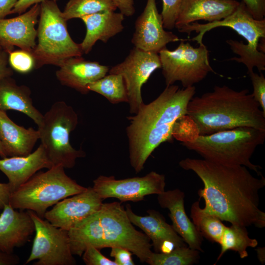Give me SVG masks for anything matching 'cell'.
<instances>
[{
	"mask_svg": "<svg viewBox=\"0 0 265 265\" xmlns=\"http://www.w3.org/2000/svg\"><path fill=\"white\" fill-rule=\"evenodd\" d=\"M179 164L192 171L203 182L204 187L198 194L205 200V211L233 225L265 226V213L259 207V191L265 186L263 175L257 178L244 166L223 165L204 159L187 158Z\"/></svg>",
	"mask_w": 265,
	"mask_h": 265,
	"instance_id": "obj_1",
	"label": "cell"
},
{
	"mask_svg": "<svg viewBox=\"0 0 265 265\" xmlns=\"http://www.w3.org/2000/svg\"><path fill=\"white\" fill-rule=\"evenodd\" d=\"M196 92L194 86L181 89L173 84L136 114L127 117L126 129L131 165L136 173L144 168L154 151L161 143L171 141L178 121L186 116L189 102Z\"/></svg>",
	"mask_w": 265,
	"mask_h": 265,
	"instance_id": "obj_2",
	"label": "cell"
},
{
	"mask_svg": "<svg viewBox=\"0 0 265 265\" xmlns=\"http://www.w3.org/2000/svg\"><path fill=\"white\" fill-rule=\"evenodd\" d=\"M197 135H209L240 127L265 130V114L247 89L236 91L215 85L212 91L193 97L187 107Z\"/></svg>",
	"mask_w": 265,
	"mask_h": 265,
	"instance_id": "obj_3",
	"label": "cell"
},
{
	"mask_svg": "<svg viewBox=\"0 0 265 265\" xmlns=\"http://www.w3.org/2000/svg\"><path fill=\"white\" fill-rule=\"evenodd\" d=\"M265 130L240 127L209 135H197L181 144L205 160L226 165H242L259 176L261 167L250 159L256 148L263 144Z\"/></svg>",
	"mask_w": 265,
	"mask_h": 265,
	"instance_id": "obj_4",
	"label": "cell"
},
{
	"mask_svg": "<svg viewBox=\"0 0 265 265\" xmlns=\"http://www.w3.org/2000/svg\"><path fill=\"white\" fill-rule=\"evenodd\" d=\"M221 26L229 27L242 36L247 42L245 44L242 41L232 39L226 40L232 51L239 56L234 57L229 60L244 64L247 69V73L253 71L256 67L260 73L265 70V53L258 49L260 39L265 38V19H255L247 10L242 1L231 14L225 18L211 23L200 24L193 22L183 26L178 30L190 35L192 31L198 33L191 40L201 45L206 32Z\"/></svg>",
	"mask_w": 265,
	"mask_h": 265,
	"instance_id": "obj_5",
	"label": "cell"
},
{
	"mask_svg": "<svg viewBox=\"0 0 265 265\" xmlns=\"http://www.w3.org/2000/svg\"><path fill=\"white\" fill-rule=\"evenodd\" d=\"M64 169L56 165L46 172L35 173L11 193L9 204L14 209L31 210L44 218L48 208L87 188L69 177Z\"/></svg>",
	"mask_w": 265,
	"mask_h": 265,
	"instance_id": "obj_6",
	"label": "cell"
},
{
	"mask_svg": "<svg viewBox=\"0 0 265 265\" xmlns=\"http://www.w3.org/2000/svg\"><path fill=\"white\" fill-rule=\"evenodd\" d=\"M40 11L37 29V43L31 53L35 68L45 65L58 67L66 59L83 53L80 44L74 41L67 27L56 1L45 0L40 3Z\"/></svg>",
	"mask_w": 265,
	"mask_h": 265,
	"instance_id": "obj_7",
	"label": "cell"
},
{
	"mask_svg": "<svg viewBox=\"0 0 265 265\" xmlns=\"http://www.w3.org/2000/svg\"><path fill=\"white\" fill-rule=\"evenodd\" d=\"M78 116L65 102L52 105L38 126L39 139L53 166L73 168L77 159L84 157L85 152L71 145L70 134L77 127Z\"/></svg>",
	"mask_w": 265,
	"mask_h": 265,
	"instance_id": "obj_8",
	"label": "cell"
},
{
	"mask_svg": "<svg viewBox=\"0 0 265 265\" xmlns=\"http://www.w3.org/2000/svg\"><path fill=\"white\" fill-rule=\"evenodd\" d=\"M159 54L166 86L179 81L183 88L192 86L209 73L214 72L210 63L209 51L204 44L194 48L189 43L181 41L174 50L165 48Z\"/></svg>",
	"mask_w": 265,
	"mask_h": 265,
	"instance_id": "obj_9",
	"label": "cell"
},
{
	"mask_svg": "<svg viewBox=\"0 0 265 265\" xmlns=\"http://www.w3.org/2000/svg\"><path fill=\"white\" fill-rule=\"evenodd\" d=\"M98 212L103 248L115 246L126 248L136 256L141 262H146L153 252L150 239L134 228L121 203H103Z\"/></svg>",
	"mask_w": 265,
	"mask_h": 265,
	"instance_id": "obj_10",
	"label": "cell"
},
{
	"mask_svg": "<svg viewBox=\"0 0 265 265\" xmlns=\"http://www.w3.org/2000/svg\"><path fill=\"white\" fill-rule=\"evenodd\" d=\"M35 227L31 253L25 265L37 260L34 265H75L68 231L56 227L47 220L28 210Z\"/></svg>",
	"mask_w": 265,
	"mask_h": 265,
	"instance_id": "obj_11",
	"label": "cell"
},
{
	"mask_svg": "<svg viewBox=\"0 0 265 265\" xmlns=\"http://www.w3.org/2000/svg\"><path fill=\"white\" fill-rule=\"evenodd\" d=\"M161 65L158 53L146 52L134 47L122 62L109 69V74L122 76L126 84L130 112L136 114L144 104L142 85Z\"/></svg>",
	"mask_w": 265,
	"mask_h": 265,
	"instance_id": "obj_12",
	"label": "cell"
},
{
	"mask_svg": "<svg viewBox=\"0 0 265 265\" xmlns=\"http://www.w3.org/2000/svg\"><path fill=\"white\" fill-rule=\"evenodd\" d=\"M93 188L104 200L115 198L121 202H138L151 194L165 191V177L151 171L142 177L116 179L113 176L100 175L93 181Z\"/></svg>",
	"mask_w": 265,
	"mask_h": 265,
	"instance_id": "obj_13",
	"label": "cell"
},
{
	"mask_svg": "<svg viewBox=\"0 0 265 265\" xmlns=\"http://www.w3.org/2000/svg\"><path fill=\"white\" fill-rule=\"evenodd\" d=\"M164 29L156 0H147L144 10L135 21L131 42L134 47L159 53L170 42L187 40Z\"/></svg>",
	"mask_w": 265,
	"mask_h": 265,
	"instance_id": "obj_14",
	"label": "cell"
},
{
	"mask_svg": "<svg viewBox=\"0 0 265 265\" xmlns=\"http://www.w3.org/2000/svg\"><path fill=\"white\" fill-rule=\"evenodd\" d=\"M103 200L92 187L64 198L47 211L44 218L54 226L69 231L77 223L99 210Z\"/></svg>",
	"mask_w": 265,
	"mask_h": 265,
	"instance_id": "obj_15",
	"label": "cell"
},
{
	"mask_svg": "<svg viewBox=\"0 0 265 265\" xmlns=\"http://www.w3.org/2000/svg\"><path fill=\"white\" fill-rule=\"evenodd\" d=\"M40 11L39 3L27 11L12 18H0V45L8 53L17 46L31 53L36 42L37 29Z\"/></svg>",
	"mask_w": 265,
	"mask_h": 265,
	"instance_id": "obj_16",
	"label": "cell"
},
{
	"mask_svg": "<svg viewBox=\"0 0 265 265\" xmlns=\"http://www.w3.org/2000/svg\"><path fill=\"white\" fill-rule=\"evenodd\" d=\"M127 214L132 224L141 229L152 241L157 253L168 252L170 247L186 246L187 244L177 234L172 225L168 224L159 212L148 210V215L141 216L133 212L129 205L126 207Z\"/></svg>",
	"mask_w": 265,
	"mask_h": 265,
	"instance_id": "obj_17",
	"label": "cell"
},
{
	"mask_svg": "<svg viewBox=\"0 0 265 265\" xmlns=\"http://www.w3.org/2000/svg\"><path fill=\"white\" fill-rule=\"evenodd\" d=\"M185 193L178 188L164 191L158 195L159 205L167 209L172 226L177 234L191 249L203 252V237L187 216L185 208Z\"/></svg>",
	"mask_w": 265,
	"mask_h": 265,
	"instance_id": "obj_18",
	"label": "cell"
},
{
	"mask_svg": "<svg viewBox=\"0 0 265 265\" xmlns=\"http://www.w3.org/2000/svg\"><path fill=\"white\" fill-rule=\"evenodd\" d=\"M35 232L33 221L28 211H17L4 205L0 214V250L12 253L24 245Z\"/></svg>",
	"mask_w": 265,
	"mask_h": 265,
	"instance_id": "obj_19",
	"label": "cell"
},
{
	"mask_svg": "<svg viewBox=\"0 0 265 265\" xmlns=\"http://www.w3.org/2000/svg\"><path fill=\"white\" fill-rule=\"evenodd\" d=\"M59 68L56 77L59 82L84 94L89 92L88 84L106 76L109 70L107 66L86 60L81 56L66 59Z\"/></svg>",
	"mask_w": 265,
	"mask_h": 265,
	"instance_id": "obj_20",
	"label": "cell"
},
{
	"mask_svg": "<svg viewBox=\"0 0 265 265\" xmlns=\"http://www.w3.org/2000/svg\"><path fill=\"white\" fill-rule=\"evenodd\" d=\"M239 4L236 0H183L175 27L178 29L199 20L211 23L222 20L234 12Z\"/></svg>",
	"mask_w": 265,
	"mask_h": 265,
	"instance_id": "obj_21",
	"label": "cell"
},
{
	"mask_svg": "<svg viewBox=\"0 0 265 265\" xmlns=\"http://www.w3.org/2000/svg\"><path fill=\"white\" fill-rule=\"evenodd\" d=\"M53 166L43 146L24 156H14L0 159V170L8 179L11 193L42 169Z\"/></svg>",
	"mask_w": 265,
	"mask_h": 265,
	"instance_id": "obj_22",
	"label": "cell"
},
{
	"mask_svg": "<svg viewBox=\"0 0 265 265\" xmlns=\"http://www.w3.org/2000/svg\"><path fill=\"white\" fill-rule=\"evenodd\" d=\"M114 11H102L80 18L86 28L84 38L80 44L83 53H88L97 41L106 43L123 30L124 15Z\"/></svg>",
	"mask_w": 265,
	"mask_h": 265,
	"instance_id": "obj_23",
	"label": "cell"
},
{
	"mask_svg": "<svg viewBox=\"0 0 265 265\" xmlns=\"http://www.w3.org/2000/svg\"><path fill=\"white\" fill-rule=\"evenodd\" d=\"M39 139L38 130L15 123L5 111L0 110V141L7 156H24L31 153Z\"/></svg>",
	"mask_w": 265,
	"mask_h": 265,
	"instance_id": "obj_24",
	"label": "cell"
},
{
	"mask_svg": "<svg viewBox=\"0 0 265 265\" xmlns=\"http://www.w3.org/2000/svg\"><path fill=\"white\" fill-rule=\"evenodd\" d=\"M7 110L24 113L37 126L43 116L33 104L30 89L24 85H18L11 77L0 80V110Z\"/></svg>",
	"mask_w": 265,
	"mask_h": 265,
	"instance_id": "obj_25",
	"label": "cell"
},
{
	"mask_svg": "<svg viewBox=\"0 0 265 265\" xmlns=\"http://www.w3.org/2000/svg\"><path fill=\"white\" fill-rule=\"evenodd\" d=\"M220 252L217 258V263L228 250L237 252L241 259L247 257L248 247H256L258 242L255 238H250L246 227L233 225L225 227L220 243Z\"/></svg>",
	"mask_w": 265,
	"mask_h": 265,
	"instance_id": "obj_26",
	"label": "cell"
},
{
	"mask_svg": "<svg viewBox=\"0 0 265 265\" xmlns=\"http://www.w3.org/2000/svg\"><path fill=\"white\" fill-rule=\"evenodd\" d=\"M192 221L202 237L213 242L219 244L226 226L216 216L200 207L199 200L194 202L191 207Z\"/></svg>",
	"mask_w": 265,
	"mask_h": 265,
	"instance_id": "obj_27",
	"label": "cell"
},
{
	"mask_svg": "<svg viewBox=\"0 0 265 265\" xmlns=\"http://www.w3.org/2000/svg\"><path fill=\"white\" fill-rule=\"evenodd\" d=\"M88 90L105 97L110 103L116 104L128 103V95L122 75L109 74L88 85Z\"/></svg>",
	"mask_w": 265,
	"mask_h": 265,
	"instance_id": "obj_28",
	"label": "cell"
},
{
	"mask_svg": "<svg viewBox=\"0 0 265 265\" xmlns=\"http://www.w3.org/2000/svg\"><path fill=\"white\" fill-rule=\"evenodd\" d=\"M117 7L111 0H69L62 15L66 21L104 11H115Z\"/></svg>",
	"mask_w": 265,
	"mask_h": 265,
	"instance_id": "obj_29",
	"label": "cell"
},
{
	"mask_svg": "<svg viewBox=\"0 0 265 265\" xmlns=\"http://www.w3.org/2000/svg\"><path fill=\"white\" fill-rule=\"evenodd\" d=\"M199 253L187 246L175 247L168 252H152L146 263L150 265H192L198 262Z\"/></svg>",
	"mask_w": 265,
	"mask_h": 265,
	"instance_id": "obj_30",
	"label": "cell"
},
{
	"mask_svg": "<svg viewBox=\"0 0 265 265\" xmlns=\"http://www.w3.org/2000/svg\"><path fill=\"white\" fill-rule=\"evenodd\" d=\"M8 63L20 73H27L35 68V60L31 53L21 49L8 53Z\"/></svg>",
	"mask_w": 265,
	"mask_h": 265,
	"instance_id": "obj_31",
	"label": "cell"
},
{
	"mask_svg": "<svg viewBox=\"0 0 265 265\" xmlns=\"http://www.w3.org/2000/svg\"><path fill=\"white\" fill-rule=\"evenodd\" d=\"M183 0H162L161 15L163 27L167 29L175 27V22Z\"/></svg>",
	"mask_w": 265,
	"mask_h": 265,
	"instance_id": "obj_32",
	"label": "cell"
},
{
	"mask_svg": "<svg viewBox=\"0 0 265 265\" xmlns=\"http://www.w3.org/2000/svg\"><path fill=\"white\" fill-rule=\"evenodd\" d=\"M248 74L253 85V92L252 94L253 98L265 114V78L262 72L259 75L252 71Z\"/></svg>",
	"mask_w": 265,
	"mask_h": 265,
	"instance_id": "obj_33",
	"label": "cell"
},
{
	"mask_svg": "<svg viewBox=\"0 0 265 265\" xmlns=\"http://www.w3.org/2000/svg\"><path fill=\"white\" fill-rule=\"evenodd\" d=\"M82 256L83 262L87 265H117L114 261L102 254L99 249L92 246H88Z\"/></svg>",
	"mask_w": 265,
	"mask_h": 265,
	"instance_id": "obj_34",
	"label": "cell"
},
{
	"mask_svg": "<svg viewBox=\"0 0 265 265\" xmlns=\"http://www.w3.org/2000/svg\"><path fill=\"white\" fill-rule=\"evenodd\" d=\"M110 255L114 258L117 265H134L135 264L132 258V253L129 250L120 247L111 248Z\"/></svg>",
	"mask_w": 265,
	"mask_h": 265,
	"instance_id": "obj_35",
	"label": "cell"
},
{
	"mask_svg": "<svg viewBox=\"0 0 265 265\" xmlns=\"http://www.w3.org/2000/svg\"><path fill=\"white\" fill-rule=\"evenodd\" d=\"M247 10L257 20L265 19V0H242Z\"/></svg>",
	"mask_w": 265,
	"mask_h": 265,
	"instance_id": "obj_36",
	"label": "cell"
},
{
	"mask_svg": "<svg viewBox=\"0 0 265 265\" xmlns=\"http://www.w3.org/2000/svg\"><path fill=\"white\" fill-rule=\"evenodd\" d=\"M120 12L126 16H131L135 12L134 0H111Z\"/></svg>",
	"mask_w": 265,
	"mask_h": 265,
	"instance_id": "obj_37",
	"label": "cell"
},
{
	"mask_svg": "<svg viewBox=\"0 0 265 265\" xmlns=\"http://www.w3.org/2000/svg\"><path fill=\"white\" fill-rule=\"evenodd\" d=\"M8 53L2 49H0V80L11 77L13 71L8 66Z\"/></svg>",
	"mask_w": 265,
	"mask_h": 265,
	"instance_id": "obj_38",
	"label": "cell"
},
{
	"mask_svg": "<svg viewBox=\"0 0 265 265\" xmlns=\"http://www.w3.org/2000/svg\"><path fill=\"white\" fill-rule=\"evenodd\" d=\"M45 0H18L11 11V14L19 15L25 12L26 10L35 4L39 3ZM55 1L58 0H53Z\"/></svg>",
	"mask_w": 265,
	"mask_h": 265,
	"instance_id": "obj_39",
	"label": "cell"
},
{
	"mask_svg": "<svg viewBox=\"0 0 265 265\" xmlns=\"http://www.w3.org/2000/svg\"><path fill=\"white\" fill-rule=\"evenodd\" d=\"M11 190L8 183H0V211L9 204Z\"/></svg>",
	"mask_w": 265,
	"mask_h": 265,
	"instance_id": "obj_40",
	"label": "cell"
},
{
	"mask_svg": "<svg viewBox=\"0 0 265 265\" xmlns=\"http://www.w3.org/2000/svg\"><path fill=\"white\" fill-rule=\"evenodd\" d=\"M19 262L20 258L17 255L0 250V265H15Z\"/></svg>",
	"mask_w": 265,
	"mask_h": 265,
	"instance_id": "obj_41",
	"label": "cell"
},
{
	"mask_svg": "<svg viewBox=\"0 0 265 265\" xmlns=\"http://www.w3.org/2000/svg\"><path fill=\"white\" fill-rule=\"evenodd\" d=\"M18 0H0V18L11 14V11Z\"/></svg>",
	"mask_w": 265,
	"mask_h": 265,
	"instance_id": "obj_42",
	"label": "cell"
},
{
	"mask_svg": "<svg viewBox=\"0 0 265 265\" xmlns=\"http://www.w3.org/2000/svg\"><path fill=\"white\" fill-rule=\"evenodd\" d=\"M258 257L260 262L264 264L265 263V248L260 247L256 249Z\"/></svg>",
	"mask_w": 265,
	"mask_h": 265,
	"instance_id": "obj_43",
	"label": "cell"
},
{
	"mask_svg": "<svg viewBox=\"0 0 265 265\" xmlns=\"http://www.w3.org/2000/svg\"><path fill=\"white\" fill-rule=\"evenodd\" d=\"M0 156L2 158L7 157V155L6 154V153L4 151V149L3 148V147L0 141Z\"/></svg>",
	"mask_w": 265,
	"mask_h": 265,
	"instance_id": "obj_44",
	"label": "cell"
},
{
	"mask_svg": "<svg viewBox=\"0 0 265 265\" xmlns=\"http://www.w3.org/2000/svg\"><path fill=\"white\" fill-rule=\"evenodd\" d=\"M0 49H1V47H0Z\"/></svg>",
	"mask_w": 265,
	"mask_h": 265,
	"instance_id": "obj_45",
	"label": "cell"
}]
</instances>
